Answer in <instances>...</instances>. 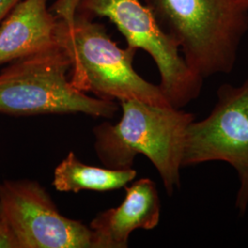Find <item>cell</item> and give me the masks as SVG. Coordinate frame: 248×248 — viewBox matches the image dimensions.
Segmentation results:
<instances>
[{"instance_id": "obj_1", "label": "cell", "mask_w": 248, "mask_h": 248, "mask_svg": "<svg viewBox=\"0 0 248 248\" xmlns=\"http://www.w3.org/2000/svg\"><path fill=\"white\" fill-rule=\"evenodd\" d=\"M120 102L121 120L115 124L103 123L94 129L98 158L105 168L126 169L133 167L137 155H143L172 195L180 187L186 130L194 116L172 106L133 99Z\"/></svg>"}, {"instance_id": "obj_2", "label": "cell", "mask_w": 248, "mask_h": 248, "mask_svg": "<svg viewBox=\"0 0 248 248\" xmlns=\"http://www.w3.org/2000/svg\"><path fill=\"white\" fill-rule=\"evenodd\" d=\"M177 42L188 67L205 79L233 70L248 31V0H144Z\"/></svg>"}, {"instance_id": "obj_3", "label": "cell", "mask_w": 248, "mask_h": 248, "mask_svg": "<svg viewBox=\"0 0 248 248\" xmlns=\"http://www.w3.org/2000/svg\"><path fill=\"white\" fill-rule=\"evenodd\" d=\"M58 18V41L70 61L69 78L74 88L105 100L133 99L171 106L159 85L148 82L134 70L137 50L121 48L103 24L78 10Z\"/></svg>"}, {"instance_id": "obj_4", "label": "cell", "mask_w": 248, "mask_h": 248, "mask_svg": "<svg viewBox=\"0 0 248 248\" xmlns=\"http://www.w3.org/2000/svg\"><path fill=\"white\" fill-rule=\"evenodd\" d=\"M62 47L27 56L0 72V113L13 116L84 113L112 118L115 101L91 98L74 88Z\"/></svg>"}, {"instance_id": "obj_5", "label": "cell", "mask_w": 248, "mask_h": 248, "mask_svg": "<svg viewBox=\"0 0 248 248\" xmlns=\"http://www.w3.org/2000/svg\"><path fill=\"white\" fill-rule=\"evenodd\" d=\"M77 10L90 18L109 19L127 45L143 50L155 62L159 87L170 105L182 108L200 96L202 78L188 67L179 45L158 23L142 0H78Z\"/></svg>"}, {"instance_id": "obj_6", "label": "cell", "mask_w": 248, "mask_h": 248, "mask_svg": "<svg viewBox=\"0 0 248 248\" xmlns=\"http://www.w3.org/2000/svg\"><path fill=\"white\" fill-rule=\"evenodd\" d=\"M222 161L239 178L235 207L244 215L248 206V76L240 86L223 84L210 114L188 125L182 167Z\"/></svg>"}, {"instance_id": "obj_7", "label": "cell", "mask_w": 248, "mask_h": 248, "mask_svg": "<svg viewBox=\"0 0 248 248\" xmlns=\"http://www.w3.org/2000/svg\"><path fill=\"white\" fill-rule=\"evenodd\" d=\"M0 215L14 231L20 248H94L90 227L59 213L36 181L1 182Z\"/></svg>"}, {"instance_id": "obj_8", "label": "cell", "mask_w": 248, "mask_h": 248, "mask_svg": "<svg viewBox=\"0 0 248 248\" xmlns=\"http://www.w3.org/2000/svg\"><path fill=\"white\" fill-rule=\"evenodd\" d=\"M161 202L155 183L141 178L126 187L123 203L108 209L90 222L94 248H126L131 233L152 230L159 223Z\"/></svg>"}, {"instance_id": "obj_9", "label": "cell", "mask_w": 248, "mask_h": 248, "mask_svg": "<svg viewBox=\"0 0 248 248\" xmlns=\"http://www.w3.org/2000/svg\"><path fill=\"white\" fill-rule=\"evenodd\" d=\"M50 0H21L0 24V64L59 47V18Z\"/></svg>"}, {"instance_id": "obj_10", "label": "cell", "mask_w": 248, "mask_h": 248, "mask_svg": "<svg viewBox=\"0 0 248 248\" xmlns=\"http://www.w3.org/2000/svg\"><path fill=\"white\" fill-rule=\"evenodd\" d=\"M136 176L137 172L133 168L115 169L88 166L70 152L54 169L53 186L61 192L108 191L127 186Z\"/></svg>"}, {"instance_id": "obj_11", "label": "cell", "mask_w": 248, "mask_h": 248, "mask_svg": "<svg viewBox=\"0 0 248 248\" xmlns=\"http://www.w3.org/2000/svg\"><path fill=\"white\" fill-rule=\"evenodd\" d=\"M0 248H20L14 231L2 215H0Z\"/></svg>"}, {"instance_id": "obj_12", "label": "cell", "mask_w": 248, "mask_h": 248, "mask_svg": "<svg viewBox=\"0 0 248 248\" xmlns=\"http://www.w3.org/2000/svg\"><path fill=\"white\" fill-rule=\"evenodd\" d=\"M78 0H58L53 5V9L58 14H66L76 11Z\"/></svg>"}, {"instance_id": "obj_13", "label": "cell", "mask_w": 248, "mask_h": 248, "mask_svg": "<svg viewBox=\"0 0 248 248\" xmlns=\"http://www.w3.org/2000/svg\"><path fill=\"white\" fill-rule=\"evenodd\" d=\"M19 1L21 0H0V24Z\"/></svg>"}, {"instance_id": "obj_14", "label": "cell", "mask_w": 248, "mask_h": 248, "mask_svg": "<svg viewBox=\"0 0 248 248\" xmlns=\"http://www.w3.org/2000/svg\"></svg>"}]
</instances>
